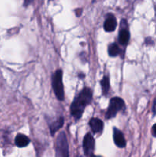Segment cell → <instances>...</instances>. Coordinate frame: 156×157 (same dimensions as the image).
Instances as JSON below:
<instances>
[{"label": "cell", "mask_w": 156, "mask_h": 157, "mask_svg": "<svg viewBox=\"0 0 156 157\" xmlns=\"http://www.w3.org/2000/svg\"><path fill=\"white\" fill-rule=\"evenodd\" d=\"M93 98V92L88 87L83 89L78 96L71 104L70 113L76 120H79L82 117L84 109L90 104Z\"/></svg>", "instance_id": "1"}, {"label": "cell", "mask_w": 156, "mask_h": 157, "mask_svg": "<svg viewBox=\"0 0 156 157\" xmlns=\"http://www.w3.org/2000/svg\"><path fill=\"white\" fill-rule=\"evenodd\" d=\"M63 72L62 70L58 69L52 75V87L55 95L60 101H63L64 98V84H63Z\"/></svg>", "instance_id": "2"}, {"label": "cell", "mask_w": 156, "mask_h": 157, "mask_svg": "<svg viewBox=\"0 0 156 157\" xmlns=\"http://www.w3.org/2000/svg\"><path fill=\"white\" fill-rule=\"evenodd\" d=\"M55 157H69V146L64 132L58 136L55 143Z\"/></svg>", "instance_id": "3"}, {"label": "cell", "mask_w": 156, "mask_h": 157, "mask_svg": "<svg viewBox=\"0 0 156 157\" xmlns=\"http://www.w3.org/2000/svg\"><path fill=\"white\" fill-rule=\"evenodd\" d=\"M124 108H125V103L122 98L119 97L113 98L110 101V105L106 113V118L112 119L115 117L118 112L122 110Z\"/></svg>", "instance_id": "4"}, {"label": "cell", "mask_w": 156, "mask_h": 157, "mask_svg": "<svg viewBox=\"0 0 156 157\" xmlns=\"http://www.w3.org/2000/svg\"><path fill=\"white\" fill-rule=\"evenodd\" d=\"M83 147H84V151L86 156H93L95 148V140L93 136L90 133H87L86 136H84V142H83Z\"/></svg>", "instance_id": "5"}, {"label": "cell", "mask_w": 156, "mask_h": 157, "mask_svg": "<svg viewBox=\"0 0 156 157\" xmlns=\"http://www.w3.org/2000/svg\"><path fill=\"white\" fill-rule=\"evenodd\" d=\"M121 25H122V28H120V30H119L118 40H119V44H121L122 45H126L129 41L130 34L128 29L126 28V22L125 25H123L122 23H121Z\"/></svg>", "instance_id": "6"}, {"label": "cell", "mask_w": 156, "mask_h": 157, "mask_svg": "<svg viewBox=\"0 0 156 157\" xmlns=\"http://www.w3.org/2000/svg\"><path fill=\"white\" fill-rule=\"evenodd\" d=\"M113 140H114L115 144L119 148H124L126 145V142H125L122 132H121L116 127L113 128Z\"/></svg>", "instance_id": "7"}, {"label": "cell", "mask_w": 156, "mask_h": 157, "mask_svg": "<svg viewBox=\"0 0 156 157\" xmlns=\"http://www.w3.org/2000/svg\"><path fill=\"white\" fill-rule=\"evenodd\" d=\"M116 25L117 22H116V17L113 14H109L106 17V19L105 20L103 28L106 32H111L116 29Z\"/></svg>", "instance_id": "8"}, {"label": "cell", "mask_w": 156, "mask_h": 157, "mask_svg": "<svg viewBox=\"0 0 156 157\" xmlns=\"http://www.w3.org/2000/svg\"><path fill=\"white\" fill-rule=\"evenodd\" d=\"M89 124H90L92 131L94 133H100L103 129V123L98 118H92L90 121Z\"/></svg>", "instance_id": "9"}, {"label": "cell", "mask_w": 156, "mask_h": 157, "mask_svg": "<svg viewBox=\"0 0 156 157\" xmlns=\"http://www.w3.org/2000/svg\"><path fill=\"white\" fill-rule=\"evenodd\" d=\"M15 145L18 147H25L30 143V140L27 136L24 134H18L15 139Z\"/></svg>", "instance_id": "10"}, {"label": "cell", "mask_w": 156, "mask_h": 157, "mask_svg": "<svg viewBox=\"0 0 156 157\" xmlns=\"http://www.w3.org/2000/svg\"><path fill=\"white\" fill-rule=\"evenodd\" d=\"M64 120L63 117H60L56 121L52 123L51 125L50 126V133H51L52 136L55 134L57 131H58L59 129H61L62 127V126L64 125Z\"/></svg>", "instance_id": "11"}, {"label": "cell", "mask_w": 156, "mask_h": 157, "mask_svg": "<svg viewBox=\"0 0 156 157\" xmlns=\"http://www.w3.org/2000/svg\"><path fill=\"white\" fill-rule=\"evenodd\" d=\"M101 87H102V94L107 95L108 94L109 90H110V79L107 76H105L102 78V79L100 81Z\"/></svg>", "instance_id": "12"}, {"label": "cell", "mask_w": 156, "mask_h": 157, "mask_svg": "<svg viewBox=\"0 0 156 157\" xmlns=\"http://www.w3.org/2000/svg\"><path fill=\"white\" fill-rule=\"evenodd\" d=\"M108 53L111 57H116L120 53V48L116 43H112L108 47Z\"/></svg>", "instance_id": "13"}, {"label": "cell", "mask_w": 156, "mask_h": 157, "mask_svg": "<svg viewBox=\"0 0 156 157\" xmlns=\"http://www.w3.org/2000/svg\"><path fill=\"white\" fill-rule=\"evenodd\" d=\"M151 133H152V135L156 137V124H154L152 127V129H151Z\"/></svg>", "instance_id": "14"}, {"label": "cell", "mask_w": 156, "mask_h": 157, "mask_svg": "<svg viewBox=\"0 0 156 157\" xmlns=\"http://www.w3.org/2000/svg\"><path fill=\"white\" fill-rule=\"evenodd\" d=\"M153 112H154V113L155 114L156 113V99L155 101H154V105H153Z\"/></svg>", "instance_id": "15"}, {"label": "cell", "mask_w": 156, "mask_h": 157, "mask_svg": "<svg viewBox=\"0 0 156 157\" xmlns=\"http://www.w3.org/2000/svg\"><path fill=\"white\" fill-rule=\"evenodd\" d=\"M91 157H100V156H92Z\"/></svg>", "instance_id": "16"}]
</instances>
